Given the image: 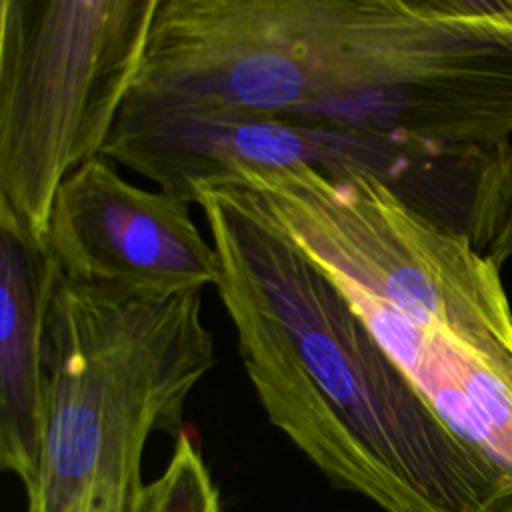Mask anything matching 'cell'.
I'll list each match as a JSON object with an SVG mask.
<instances>
[{"instance_id":"6da1fadb","label":"cell","mask_w":512,"mask_h":512,"mask_svg":"<svg viewBox=\"0 0 512 512\" xmlns=\"http://www.w3.org/2000/svg\"><path fill=\"white\" fill-rule=\"evenodd\" d=\"M130 94L424 142L512 134V0H158Z\"/></svg>"},{"instance_id":"7a4b0ae2","label":"cell","mask_w":512,"mask_h":512,"mask_svg":"<svg viewBox=\"0 0 512 512\" xmlns=\"http://www.w3.org/2000/svg\"><path fill=\"white\" fill-rule=\"evenodd\" d=\"M256 398L332 486L384 512H500L512 474L462 440L346 296L228 184H196Z\"/></svg>"},{"instance_id":"3957f363","label":"cell","mask_w":512,"mask_h":512,"mask_svg":"<svg viewBox=\"0 0 512 512\" xmlns=\"http://www.w3.org/2000/svg\"><path fill=\"white\" fill-rule=\"evenodd\" d=\"M102 156L190 202L196 184H224L242 168L358 170L478 248L512 202L510 146L440 148L162 96L128 94Z\"/></svg>"},{"instance_id":"277c9868","label":"cell","mask_w":512,"mask_h":512,"mask_svg":"<svg viewBox=\"0 0 512 512\" xmlns=\"http://www.w3.org/2000/svg\"><path fill=\"white\" fill-rule=\"evenodd\" d=\"M158 0L0 2V214L46 240L54 198L102 156Z\"/></svg>"},{"instance_id":"5b68a950","label":"cell","mask_w":512,"mask_h":512,"mask_svg":"<svg viewBox=\"0 0 512 512\" xmlns=\"http://www.w3.org/2000/svg\"><path fill=\"white\" fill-rule=\"evenodd\" d=\"M186 398L178 366L148 342L98 332L58 344L26 512H136L146 442L180 434Z\"/></svg>"},{"instance_id":"8992f818","label":"cell","mask_w":512,"mask_h":512,"mask_svg":"<svg viewBox=\"0 0 512 512\" xmlns=\"http://www.w3.org/2000/svg\"><path fill=\"white\" fill-rule=\"evenodd\" d=\"M190 200L124 180L96 156L58 188L46 242L74 280L148 296L200 292L218 282V254L190 216Z\"/></svg>"},{"instance_id":"52a82bcc","label":"cell","mask_w":512,"mask_h":512,"mask_svg":"<svg viewBox=\"0 0 512 512\" xmlns=\"http://www.w3.org/2000/svg\"><path fill=\"white\" fill-rule=\"evenodd\" d=\"M58 276L48 242L0 214V466L24 488L44 444L48 312Z\"/></svg>"},{"instance_id":"ba28073f","label":"cell","mask_w":512,"mask_h":512,"mask_svg":"<svg viewBox=\"0 0 512 512\" xmlns=\"http://www.w3.org/2000/svg\"><path fill=\"white\" fill-rule=\"evenodd\" d=\"M432 410L512 474V370L464 338L414 324L370 300H348Z\"/></svg>"},{"instance_id":"9c48e42d","label":"cell","mask_w":512,"mask_h":512,"mask_svg":"<svg viewBox=\"0 0 512 512\" xmlns=\"http://www.w3.org/2000/svg\"><path fill=\"white\" fill-rule=\"evenodd\" d=\"M136 512H224L200 444L186 428L174 438L164 472L144 484Z\"/></svg>"},{"instance_id":"30bf717a","label":"cell","mask_w":512,"mask_h":512,"mask_svg":"<svg viewBox=\"0 0 512 512\" xmlns=\"http://www.w3.org/2000/svg\"><path fill=\"white\" fill-rule=\"evenodd\" d=\"M492 262L500 268L510 256H512V204L508 208V214H506V220L498 232V236L494 238V242L490 244L488 252H486Z\"/></svg>"},{"instance_id":"8fae6325","label":"cell","mask_w":512,"mask_h":512,"mask_svg":"<svg viewBox=\"0 0 512 512\" xmlns=\"http://www.w3.org/2000/svg\"><path fill=\"white\" fill-rule=\"evenodd\" d=\"M500 512H512V496L506 500V504L502 506V510Z\"/></svg>"}]
</instances>
